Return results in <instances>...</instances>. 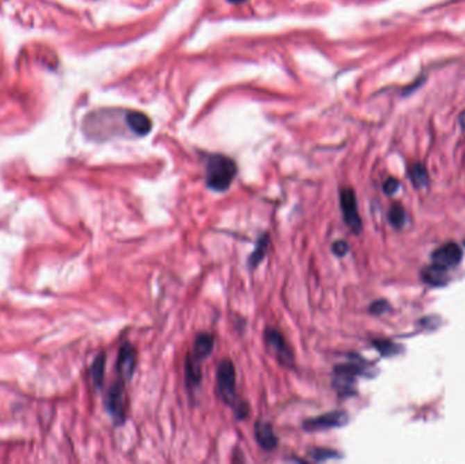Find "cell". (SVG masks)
Returning <instances> with one entry per match:
<instances>
[{"instance_id":"cell-1","label":"cell","mask_w":465,"mask_h":464,"mask_svg":"<svg viewBox=\"0 0 465 464\" xmlns=\"http://www.w3.org/2000/svg\"><path fill=\"white\" fill-rule=\"evenodd\" d=\"M237 174V165L225 156H211L205 167L207 187L215 192H225L230 188Z\"/></svg>"},{"instance_id":"cell-2","label":"cell","mask_w":465,"mask_h":464,"mask_svg":"<svg viewBox=\"0 0 465 464\" xmlns=\"http://www.w3.org/2000/svg\"><path fill=\"white\" fill-rule=\"evenodd\" d=\"M235 367L229 358L222 360L218 365L217 370V386L221 399L228 404L234 407L237 403V391H235Z\"/></svg>"},{"instance_id":"cell-3","label":"cell","mask_w":465,"mask_h":464,"mask_svg":"<svg viewBox=\"0 0 465 464\" xmlns=\"http://www.w3.org/2000/svg\"><path fill=\"white\" fill-rule=\"evenodd\" d=\"M333 387L341 397L353 395L355 377L365 374V366L360 364L336 365L333 369Z\"/></svg>"},{"instance_id":"cell-4","label":"cell","mask_w":465,"mask_h":464,"mask_svg":"<svg viewBox=\"0 0 465 464\" xmlns=\"http://www.w3.org/2000/svg\"><path fill=\"white\" fill-rule=\"evenodd\" d=\"M340 207L343 210V218L346 225L355 234H361L364 224L358 213L355 192L351 188H343L340 191Z\"/></svg>"},{"instance_id":"cell-5","label":"cell","mask_w":465,"mask_h":464,"mask_svg":"<svg viewBox=\"0 0 465 464\" xmlns=\"http://www.w3.org/2000/svg\"><path fill=\"white\" fill-rule=\"evenodd\" d=\"M264 339L267 346L272 350L279 364L287 367H291L294 365V356L291 349L289 347L287 342L285 340L283 335L273 329H267L264 331Z\"/></svg>"},{"instance_id":"cell-6","label":"cell","mask_w":465,"mask_h":464,"mask_svg":"<svg viewBox=\"0 0 465 464\" xmlns=\"http://www.w3.org/2000/svg\"><path fill=\"white\" fill-rule=\"evenodd\" d=\"M347 422H348V414L346 411L337 410L326 413L316 418L306 420L303 422V429L306 431H328L335 428H341L347 425Z\"/></svg>"},{"instance_id":"cell-7","label":"cell","mask_w":465,"mask_h":464,"mask_svg":"<svg viewBox=\"0 0 465 464\" xmlns=\"http://www.w3.org/2000/svg\"><path fill=\"white\" fill-rule=\"evenodd\" d=\"M124 397H126L124 383H123V379L120 377L117 381L112 384L109 394H108V400H106L108 410L117 425H121L126 422V410H124L126 399Z\"/></svg>"},{"instance_id":"cell-8","label":"cell","mask_w":465,"mask_h":464,"mask_svg":"<svg viewBox=\"0 0 465 464\" xmlns=\"http://www.w3.org/2000/svg\"><path fill=\"white\" fill-rule=\"evenodd\" d=\"M463 260V249L456 242H448L437 248L432 254V265H441L443 268H453Z\"/></svg>"},{"instance_id":"cell-9","label":"cell","mask_w":465,"mask_h":464,"mask_svg":"<svg viewBox=\"0 0 465 464\" xmlns=\"http://www.w3.org/2000/svg\"><path fill=\"white\" fill-rule=\"evenodd\" d=\"M136 365L135 350L130 343H124L120 349L117 358V370L123 380H131Z\"/></svg>"},{"instance_id":"cell-10","label":"cell","mask_w":465,"mask_h":464,"mask_svg":"<svg viewBox=\"0 0 465 464\" xmlns=\"http://www.w3.org/2000/svg\"><path fill=\"white\" fill-rule=\"evenodd\" d=\"M203 372H201V361L194 356V353H188L185 361V380L188 390L194 391L198 390L201 384Z\"/></svg>"},{"instance_id":"cell-11","label":"cell","mask_w":465,"mask_h":464,"mask_svg":"<svg viewBox=\"0 0 465 464\" xmlns=\"http://www.w3.org/2000/svg\"><path fill=\"white\" fill-rule=\"evenodd\" d=\"M126 123L128 126V129L133 131L135 135L137 136H144L151 131V120L147 115L137 112V110H133L128 112L126 115Z\"/></svg>"},{"instance_id":"cell-12","label":"cell","mask_w":465,"mask_h":464,"mask_svg":"<svg viewBox=\"0 0 465 464\" xmlns=\"http://www.w3.org/2000/svg\"><path fill=\"white\" fill-rule=\"evenodd\" d=\"M255 436H256V441L259 442V445L266 449V451H272L276 448L278 445V437L275 436L273 429L269 424L267 422H257L255 425Z\"/></svg>"},{"instance_id":"cell-13","label":"cell","mask_w":465,"mask_h":464,"mask_svg":"<svg viewBox=\"0 0 465 464\" xmlns=\"http://www.w3.org/2000/svg\"><path fill=\"white\" fill-rule=\"evenodd\" d=\"M422 279L434 288L445 286L448 283V268H443L441 265H432L426 267L422 271Z\"/></svg>"},{"instance_id":"cell-14","label":"cell","mask_w":465,"mask_h":464,"mask_svg":"<svg viewBox=\"0 0 465 464\" xmlns=\"http://www.w3.org/2000/svg\"><path fill=\"white\" fill-rule=\"evenodd\" d=\"M214 343H215V339L211 333H205V332L199 333L195 339L194 356L199 358L200 361H204L214 351Z\"/></svg>"},{"instance_id":"cell-15","label":"cell","mask_w":465,"mask_h":464,"mask_svg":"<svg viewBox=\"0 0 465 464\" xmlns=\"http://www.w3.org/2000/svg\"><path fill=\"white\" fill-rule=\"evenodd\" d=\"M268 247H269V235L268 234H263L257 244H256V248L255 251L251 254L249 259H248V265L249 268H256L257 265H260L264 258H266L267 251H268Z\"/></svg>"},{"instance_id":"cell-16","label":"cell","mask_w":465,"mask_h":464,"mask_svg":"<svg viewBox=\"0 0 465 464\" xmlns=\"http://www.w3.org/2000/svg\"><path fill=\"white\" fill-rule=\"evenodd\" d=\"M409 179L416 188H426L429 184V173L422 164H414L409 169Z\"/></svg>"},{"instance_id":"cell-17","label":"cell","mask_w":465,"mask_h":464,"mask_svg":"<svg viewBox=\"0 0 465 464\" xmlns=\"http://www.w3.org/2000/svg\"><path fill=\"white\" fill-rule=\"evenodd\" d=\"M373 346L380 351L382 357H392L403 351V347H400L398 343H394L387 339H374Z\"/></svg>"},{"instance_id":"cell-18","label":"cell","mask_w":465,"mask_h":464,"mask_svg":"<svg viewBox=\"0 0 465 464\" xmlns=\"http://www.w3.org/2000/svg\"><path fill=\"white\" fill-rule=\"evenodd\" d=\"M389 222L395 229H401L405 222V211L399 203H394L389 210Z\"/></svg>"},{"instance_id":"cell-19","label":"cell","mask_w":465,"mask_h":464,"mask_svg":"<svg viewBox=\"0 0 465 464\" xmlns=\"http://www.w3.org/2000/svg\"><path fill=\"white\" fill-rule=\"evenodd\" d=\"M309 456L316 462H326L330 459L339 458L336 451L328 449V448H313L309 451Z\"/></svg>"},{"instance_id":"cell-20","label":"cell","mask_w":465,"mask_h":464,"mask_svg":"<svg viewBox=\"0 0 465 464\" xmlns=\"http://www.w3.org/2000/svg\"><path fill=\"white\" fill-rule=\"evenodd\" d=\"M103 372H105V354L102 353L96 358L94 364L92 366V376H93V380H94L97 387L102 386Z\"/></svg>"},{"instance_id":"cell-21","label":"cell","mask_w":465,"mask_h":464,"mask_svg":"<svg viewBox=\"0 0 465 464\" xmlns=\"http://www.w3.org/2000/svg\"><path fill=\"white\" fill-rule=\"evenodd\" d=\"M391 310V305L388 304V301L385 299H377L374 301L370 306H369V312L374 316H380V315H384L387 312Z\"/></svg>"},{"instance_id":"cell-22","label":"cell","mask_w":465,"mask_h":464,"mask_svg":"<svg viewBox=\"0 0 465 464\" xmlns=\"http://www.w3.org/2000/svg\"><path fill=\"white\" fill-rule=\"evenodd\" d=\"M249 411L251 410H249V406H248L246 401H238L234 406V413H235V418L237 420H245V418H248Z\"/></svg>"},{"instance_id":"cell-23","label":"cell","mask_w":465,"mask_h":464,"mask_svg":"<svg viewBox=\"0 0 465 464\" xmlns=\"http://www.w3.org/2000/svg\"><path fill=\"white\" fill-rule=\"evenodd\" d=\"M332 252L336 256L343 258L348 252V244L346 241H343V240L335 241L332 244Z\"/></svg>"},{"instance_id":"cell-24","label":"cell","mask_w":465,"mask_h":464,"mask_svg":"<svg viewBox=\"0 0 465 464\" xmlns=\"http://www.w3.org/2000/svg\"><path fill=\"white\" fill-rule=\"evenodd\" d=\"M399 180H396V179H394V177L388 179V180L384 183V192H385L387 195H394V194H396V192L399 191Z\"/></svg>"},{"instance_id":"cell-25","label":"cell","mask_w":465,"mask_h":464,"mask_svg":"<svg viewBox=\"0 0 465 464\" xmlns=\"http://www.w3.org/2000/svg\"><path fill=\"white\" fill-rule=\"evenodd\" d=\"M460 124H462V127H463V130H465V113L460 117Z\"/></svg>"},{"instance_id":"cell-26","label":"cell","mask_w":465,"mask_h":464,"mask_svg":"<svg viewBox=\"0 0 465 464\" xmlns=\"http://www.w3.org/2000/svg\"><path fill=\"white\" fill-rule=\"evenodd\" d=\"M230 3H234V4H238V3H242V1H246V0H228Z\"/></svg>"}]
</instances>
